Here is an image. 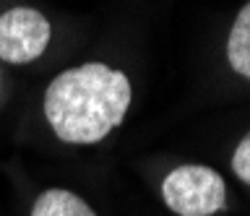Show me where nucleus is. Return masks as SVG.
<instances>
[{
	"label": "nucleus",
	"instance_id": "nucleus-1",
	"mask_svg": "<svg viewBox=\"0 0 250 216\" xmlns=\"http://www.w3.org/2000/svg\"><path fill=\"white\" fill-rule=\"evenodd\" d=\"M133 91L123 71L83 63L62 71L44 94V118L65 143H97L128 115Z\"/></svg>",
	"mask_w": 250,
	"mask_h": 216
},
{
	"label": "nucleus",
	"instance_id": "nucleus-2",
	"mask_svg": "<svg viewBox=\"0 0 250 216\" xmlns=\"http://www.w3.org/2000/svg\"><path fill=\"white\" fill-rule=\"evenodd\" d=\"M162 198L177 216H214L227 208V185L211 167L180 164L164 177Z\"/></svg>",
	"mask_w": 250,
	"mask_h": 216
},
{
	"label": "nucleus",
	"instance_id": "nucleus-3",
	"mask_svg": "<svg viewBox=\"0 0 250 216\" xmlns=\"http://www.w3.org/2000/svg\"><path fill=\"white\" fill-rule=\"evenodd\" d=\"M50 21L34 8H11L0 13V60L26 65L50 44Z\"/></svg>",
	"mask_w": 250,
	"mask_h": 216
},
{
	"label": "nucleus",
	"instance_id": "nucleus-4",
	"mask_svg": "<svg viewBox=\"0 0 250 216\" xmlns=\"http://www.w3.org/2000/svg\"><path fill=\"white\" fill-rule=\"evenodd\" d=\"M227 60L232 71L250 81V3L242 5L227 37Z\"/></svg>",
	"mask_w": 250,
	"mask_h": 216
},
{
	"label": "nucleus",
	"instance_id": "nucleus-5",
	"mask_svg": "<svg viewBox=\"0 0 250 216\" xmlns=\"http://www.w3.org/2000/svg\"><path fill=\"white\" fill-rule=\"evenodd\" d=\"M31 216H97V214L76 193L62 190V188H52V190H44L34 200Z\"/></svg>",
	"mask_w": 250,
	"mask_h": 216
},
{
	"label": "nucleus",
	"instance_id": "nucleus-6",
	"mask_svg": "<svg viewBox=\"0 0 250 216\" xmlns=\"http://www.w3.org/2000/svg\"><path fill=\"white\" fill-rule=\"evenodd\" d=\"M232 172L245 185H250V133L242 136V141L237 143V149L232 154Z\"/></svg>",
	"mask_w": 250,
	"mask_h": 216
}]
</instances>
